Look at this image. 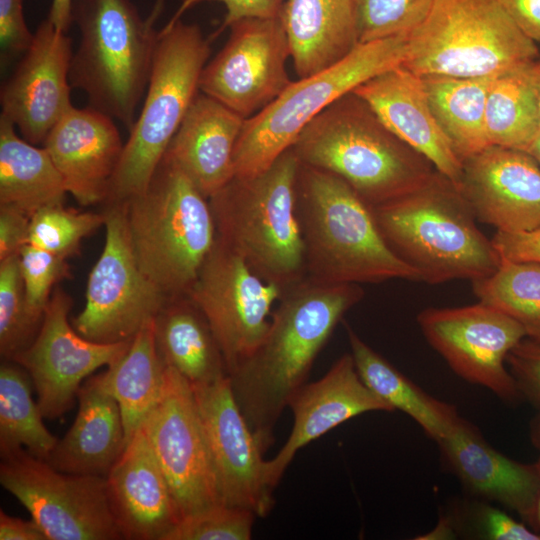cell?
<instances>
[{
	"instance_id": "obj_1",
	"label": "cell",
	"mask_w": 540,
	"mask_h": 540,
	"mask_svg": "<svg viewBox=\"0 0 540 540\" xmlns=\"http://www.w3.org/2000/svg\"><path fill=\"white\" fill-rule=\"evenodd\" d=\"M364 297L359 284L308 278L286 288L268 331L252 355L229 374L235 400L263 452L291 397L346 312Z\"/></svg>"
},
{
	"instance_id": "obj_2",
	"label": "cell",
	"mask_w": 540,
	"mask_h": 540,
	"mask_svg": "<svg viewBox=\"0 0 540 540\" xmlns=\"http://www.w3.org/2000/svg\"><path fill=\"white\" fill-rule=\"evenodd\" d=\"M297 209L306 278L327 284L421 281L386 242L371 206L335 174L301 164Z\"/></svg>"
},
{
	"instance_id": "obj_3",
	"label": "cell",
	"mask_w": 540,
	"mask_h": 540,
	"mask_svg": "<svg viewBox=\"0 0 540 540\" xmlns=\"http://www.w3.org/2000/svg\"><path fill=\"white\" fill-rule=\"evenodd\" d=\"M371 209L386 242L421 281H475L501 264L461 191L437 171L415 190Z\"/></svg>"
},
{
	"instance_id": "obj_4",
	"label": "cell",
	"mask_w": 540,
	"mask_h": 540,
	"mask_svg": "<svg viewBox=\"0 0 540 540\" xmlns=\"http://www.w3.org/2000/svg\"><path fill=\"white\" fill-rule=\"evenodd\" d=\"M291 148L301 164L340 177L370 206L415 190L434 173L353 92L321 111Z\"/></svg>"
},
{
	"instance_id": "obj_5",
	"label": "cell",
	"mask_w": 540,
	"mask_h": 540,
	"mask_svg": "<svg viewBox=\"0 0 540 540\" xmlns=\"http://www.w3.org/2000/svg\"><path fill=\"white\" fill-rule=\"evenodd\" d=\"M300 165L289 148L263 172L234 176L209 198L217 238L284 290L306 278L297 209Z\"/></svg>"
},
{
	"instance_id": "obj_6",
	"label": "cell",
	"mask_w": 540,
	"mask_h": 540,
	"mask_svg": "<svg viewBox=\"0 0 540 540\" xmlns=\"http://www.w3.org/2000/svg\"><path fill=\"white\" fill-rule=\"evenodd\" d=\"M123 204L142 272L167 298L187 295L217 241L209 198L162 159L147 190Z\"/></svg>"
},
{
	"instance_id": "obj_7",
	"label": "cell",
	"mask_w": 540,
	"mask_h": 540,
	"mask_svg": "<svg viewBox=\"0 0 540 540\" xmlns=\"http://www.w3.org/2000/svg\"><path fill=\"white\" fill-rule=\"evenodd\" d=\"M72 19L80 41L71 59V87L130 131L147 90L158 32L131 0H73Z\"/></svg>"
},
{
	"instance_id": "obj_8",
	"label": "cell",
	"mask_w": 540,
	"mask_h": 540,
	"mask_svg": "<svg viewBox=\"0 0 540 540\" xmlns=\"http://www.w3.org/2000/svg\"><path fill=\"white\" fill-rule=\"evenodd\" d=\"M209 55V41L196 24L179 19L167 22L158 32L146 96L105 202L123 204L147 190L199 92V79Z\"/></svg>"
},
{
	"instance_id": "obj_9",
	"label": "cell",
	"mask_w": 540,
	"mask_h": 540,
	"mask_svg": "<svg viewBox=\"0 0 540 540\" xmlns=\"http://www.w3.org/2000/svg\"><path fill=\"white\" fill-rule=\"evenodd\" d=\"M539 56L499 0H434L402 64L424 76L491 77Z\"/></svg>"
},
{
	"instance_id": "obj_10",
	"label": "cell",
	"mask_w": 540,
	"mask_h": 540,
	"mask_svg": "<svg viewBox=\"0 0 540 540\" xmlns=\"http://www.w3.org/2000/svg\"><path fill=\"white\" fill-rule=\"evenodd\" d=\"M406 51V36L359 43L331 67L292 81L268 106L244 121L234 152V176L250 177L266 170L321 111L379 73L402 65Z\"/></svg>"
},
{
	"instance_id": "obj_11",
	"label": "cell",
	"mask_w": 540,
	"mask_h": 540,
	"mask_svg": "<svg viewBox=\"0 0 540 540\" xmlns=\"http://www.w3.org/2000/svg\"><path fill=\"white\" fill-rule=\"evenodd\" d=\"M0 483L48 540H119L106 477L61 472L19 449L1 456Z\"/></svg>"
},
{
	"instance_id": "obj_12",
	"label": "cell",
	"mask_w": 540,
	"mask_h": 540,
	"mask_svg": "<svg viewBox=\"0 0 540 540\" xmlns=\"http://www.w3.org/2000/svg\"><path fill=\"white\" fill-rule=\"evenodd\" d=\"M104 213V247L88 276L85 305L72 325L88 340L116 343L132 339L169 298L137 263L125 204H108Z\"/></svg>"
},
{
	"instance_id": "obj_13",
	"label": "cell",
	"mask_w": 540,
	"mask_h": 540,
	"mask_svg": "<svg viewBox=\"0 0 540 540\" xmlns=\"http://www.w3.org/2000/svg\"><path fill=\"white\" fill-rule=\"evenodd\" d=\"M284 289L257 275L218 238L188 296L207 319L226 361L228 375L264 339Z\"/></svg>"
},
{
	"instance_id": "obj_14",
	"label": "cell",
	"mask_w": 540,
	"mask_h": 540,
	"mask_svg": "<svg viewBox=\"0 0 540 540\" xmlns=\"http://www.w3.org/2000/svg\"><path fill=\"white\" fill-rule=\"evenodd\" d=\"M181 520L222 504L193 389L166 367L162 396L143 424Z\"/></svg>"
},
{
	"instance_id": "obj_15",
	"label": "cell",
	"mask_w": 540,
	"mask_h": 540,
	"mask_svg": "<svg viewBox=\"0 0 540 540\" xmlns=\"http://www.w3.org/2000/svg\"><path fill=\"white\" fill-rule=\"evenodd\" d=\"M228 28L226 43L202 70L199 91L246 120L291 84L286 67L290 44L281 14L243 18Z\"/></svg>"
},
{
	"instance_id": "obj_16",
	"label": "cell",
	"mask_w": 540,
	"mask_h": 540,
	"mask_svg": "<svg viewBox=\"0 0 540 540\" xmlns=\"http://www.w3.org/2000/svg\"><path fill=\"white\" fill-rule=\"evenodd\" d=\"M417 322L429 344L457 375L505 401L521 397L505 367L508 353L526 337L515 319L479 302L456 308H427L419 313Z\"/></svg>"
},
{
	"instance_id": "obj_17",
	"label": "cell",
	"mask_w": 540,
	"mask_h": 540,
	"mask_svg": "<svg viewBox=\"0 0 540 540\" xmlns=\"http://www.w3.org/2000/svg\"><path fill=\"white\" fill-rule=\"evenodd\" d=\"M72 298L56 287L32 343L14 362L30 375L42 415L55 419L74 404L85 378L102 366L115 363L132 339L98 343L80 335L68 321Z\"/></svg>"
},
{
	"instance_id": "obj_18",
	"label": "cell",
	"mask_w": 540,
	"mask_h": 540,
	"mask_svg": "<svg viewBox=\"0 0 540 540\" xmlns=\"http://www.w3.org/2000/svg\"><path fill=\"white\" fill-rule=\"evenodd\" d=\"M191 387L222 504L265 517L274 505V489L267 481L264 452L235 400L229 377Z\"/></svg>"
},
{
	"instance_id": "obj_19",
	"label": "cell",
	"mask_w": 540,
	"mask_h": 540,
	"mask_svg": "<svg viewBox=\"0 0 540 540\" xmlns=\"http://www.w3.org/2000/svg\"><path fill=\"white\" fill-rule=\"evenodd\" d=\"M72 39L46 18L29 48L0 90V116L12 122L26 141L43 144L69 111Z\"/></svg>"
},
{
	"instance_id": "obj_20",
	"label": "cell",
	"mask_w": 540,
	"mask_h": 540,
	"mask_svg": "<svg viewBox=\"0 0 540 540\" xmlns=\"http://www.w3.org/2000/svg\"><path fill=\"white\" fill-rule=\"evenodd\" d=\"M458 189L476 219L497 231L540 228V165L525 151L488 146L465 159Z\"/></svg>"
},
{
	"instance_id": "obj_21",
	"label": "cell",
	"mask_w": 540,
	"mask_h": 540,
	"mask_svg": "<svg viewBox=\"0 0 540 540\" xmlns=\"http://www.w3.org/2000/svg\"><path fill=\"white\" fill-rule=\"evenodd\" d=\"M294 422L279 452L266 460V477L275 489L285 470L304 446L335 427L370 411H393L360 378L353 357L341 356L318 381L304 384L291 397Z\"/></svg>"
},
{
	"instance_id": "obj_22",
	"label": "cell",
	"mask_w": 540,
	"mask_h": 540,
	"mask_svg": "<svg viewBox=\"0 0 540 540\" xmlns=\"http://www.w3.org/2000/svg\"><path fill=\"white\" fill-rule=\"evenodd\" d=\"M353 93L391 133L459 188L463 162L432 112L421 76L399 65L364 82Z\"/></svg>"
},
{
	"instance_id": "obj_23",
	"label": "cell",
	"mask_w": 540,
	"mask_h": 540,
	"mask_svg": "<svg viewBox=\"0 0 540 540\" xmlns=\"http://www.w3.org/2000/svg\"><path fill=\"white\" fill-rule=\"evenodd\" d=\"M67 193L82 206L105 201L124 144L114 119L88 106L72 107L43 142Z\"/></svg>"
},
{
	"instance_id": "obj_24",
	"label": "cell",
	"mask_w": 540,
	"mask_h": 540,
	"mask_svg": "<svg viewBox=\"0 0 540 540\" xmlns=\"http://www.w3.org/2000/svg\"><path fill=\"white\" fill-rule=\"evenodd\" d=\"M110 505L129 540H166L181 515L141 427L106 476Z\"/></svg>"
},
{
	"instance_id": "obj_25",
	"label": "cell",
	"mask_w": 540,
	"mask_h": 540,
	"mask_svg": "<svg viewBox=\"0 0 540 540\" xmlns=\"http://www.w3.org/2000/svg\"><path fill=\"white\" fill-rule=\"evenodd\" d=\"M449 468L474 495L496 501L528 520L539 488L536 463L523 464L490 446L460 416L436 441Z\"/></svg>"
},
{
	"instance_id": "obj_26",
	"label": "cell",
	"mask_w": 540,
	"mask_h": 540,
	"mask_svg": "<svg viewBox=\"0 0 540 540\" xmlns=\"http://www.w3.org/2000/svg\"><path fill=\"white\" fill-rule=\"evenodd\" d=\"M244 121L239 114L199 91L163 159L210 198L235 175L234 152Z\"/></svg>"
},
{
	"instance_id": "obj_27",
	"label": "cell",
	"mask_w": 540,
	"mask_h": 540,
	"mask_svg": "<svg viewBox=\"0 0 540 540\" xmlns=\"http://www.w3.org/2000/svg\"><path fill=\"white\" fill-rule=\"evenodd\" d=\"M77 399L72 426L45 461L64 473L106 477L127 445L120 407L98 376L80 387Z\"/></svg>"
},
{
	"instance_id": "obj_28",
	"label": "cell",
	"mask_w": 540,
	"mask_h": 540,
	"mask_svg": "<svg viewBox=\"0 0 540 540\" xmlns=\"http://www.w3.org/2000/svg\"><path fill=\"white\" fill-rule=\"evenodd\" d=\"M281 18L299 78L331 67L359 44L355 0H285Z\"/></svg>"
},
{
	"instance_id": "obj_29",
	"label": "cell",
	"mask_w": 540,
	"mask_h": 540,
	"mask_svg": "<svg viewBox=\"0 0 540 540\" xmlns=\"http://www.w3.org/2000/svg\"><path fill=\"white\" fill-rule=\"evenodd\" d=\"M158 354L191 386L229 377L219 343L201 310L188 295L169 298L154 318Z\"/></svg>"
},
{
	"instance_id": "obj_30",
	"label": "cell",
	"mask_w": 540,
	"mask_h": 540,
	"mask_svg": "<svg viewBox=\"0 0 540 540\" xmlns=\"http://www.w3.org/2000/svg\"><path fill=\"white\" fill-rule=\"evenodd\" d=\"M165 375L166 366L155 343L154 319L136 333L122 357L97 375L120 407L127 444L160 400Z\"/></svg>"
},
{
	"instance_id": "obj_31",
	"label": "cell",
	"mask_w": 540,
	"mask_h": 540,
	"mask_svg": "<svg viewBox=\"0 0 540 540\" xmlns=\"http://www.w3.org/2000/svg\"><path fill=\"white\" fill-rule=\"evenodd\" d=\"M66 193L47 150L20 137L15 125L0 116V204L31 215L44 206L63 203Z\"/></svg>"
},
{
	"instance_id": "obj_32",
	"label": "cell",
	"mask_w": 540,
	"mask_h": 540,
	"mask_svg": "<svg viewBox=\"0 0 540 540\" xmlns=\"http://www.w3.org/2000/svg\"><path fill=\"white\" fill-rule=\"evenodd\" d=\"M346 330L356 370L366 386L393 410L414 419L433 440L440 439L459 417L455 407L424 392L347 324Z\"/></svg>"
},
{
	"instance_id": "obj_33",
	"label": "cell",
	"mask_w": 540,
	"mask_h": 540,
	"mask_svg": "<svg viewBox=\"0 0 540 540\" xmlns=\"http://www.w3.org/2000/svg\"><path fill=\"white\" fill-rule=\"evenodd\" d=\"M494 78L422 77L432 112L462 162L489 146L485 110Z\"/></svg>"
},
{
	"instance_id": "obj_34",
	"label": "cell",
	"mask_w": 540,
	"mask_h": 540,
	"mask_svg": "<svg viewBox=\"0 0 540 540\" xmlns=\"http://www.w3.org/2000/svg\"><path fill=\"white\" fill-rule=\"evenodd\" d=\"M535 60L495 76L485 110L489 146L526 152L540 133V112L533 79Z\"/></svg>"
},
{
	"instance_id": "obj_35",
	"label": "cell",
	"mask_w": 540,
	"mask_h": 540,
	"mask_svg": "<svg viewBox=\"0 0 540 540\" xmlns=\"http://www.w3.org/2000/svg\"><path fill=\"white\" fill-rule=\"evenodd\" d=\"M32 379L18 363L0 366V454L19 449L46 460L58 439L46 428L38 402L32 398Z\"/></svg>"
},
{
	"instance_id": "obj_36",
	"label": "cell",
	"mask_w": 540,
	"mask_h": 540,
	"mask_svg": "<svg viewBox=\"0 0 540 540\" xmlns=\"http://www.w3.org/2000/svg\"><path fill=\"white\" fill-rule=\"evenodd\" d=\"M472 282L480 302L506 313L526 337L540 342V263L502 259L492 275Z\"/></svg>"
},
{
	"instance_id": "obj_37",
	"label": "cell",
	"mask_w": 540,
	"mask_h": 540,
	"mask_svg": "<svg viewBox=\"0 0 540 540\" xmlns=\"http://www.w3.org/2000/svg\"><path fill=\"white\" fill-rule=\"evenodd\" d=\"M104 224L105 213L80 212L63 203L47 205L31 214L28 244L68 258Z\"/></svg>"
},
{
	"instance_id": "obj_38",
	"label": "cell",
	"mask_w": 540,
	"mask_h": 540,
	"mask_svg": "<svg viewBox=\"0 0 540 540\" xmlns=\"http://www.w3.org/2000/svg\"><path fill=\"white\" fill-rule=\"evenodd\" d=\"M29 312L18 256L0 261V354L11 360L34 340L40 327Z\"/></svg>"
},
{
	"instance_id": "obj_39",
	"label": "cell",
	"mask_w": 540,
	"mask_h": 540,
	"mask_svg": "<svg viewBox=\"0 0 540 540\" xmlns=\"http://www.w3.org/2000/svg\"><path fill=\"white\" fill-rule=\"evenodd\" d=\"M359 43L408 36L427 18L434 0H355Z\"/></svg>"
},
{
	"instance_id": "obj_40",
	"label": "cell",
	"mask_w": 540,
	"mask_h": 540,
	"mask_svg": "<svg viewBox=\"0 0 540 540\" xmlns=\"http://www.w3.org/2000/svg\"><path fill=\"white\" fill-rule=\"evenodd\" d=\"M66 259L30 244H26L18 254L26 303L32 317L40 323L52 289L58 282L71 276Z\"/></svg>"
},
{
	"instance_id": "obj_41",
	"label": "cell",
	"mask_w": 540,
	"mask_h": 540,
	"mask_svg": "<svg viewBox=\"0 0 540 540\" xmlns=\"http://www.w3.org/2000/svg\"><path fill=\"white\" fill-rule=\"evenodd\" d=\"M256 514L225 504L184 518L166 540H249Z\"/></svg>"
},
{
	"instance_id": "obj_42",
	"label": "cell",
	"mask_w": 540,
	"mask_h": 540,
	"mask_svg": "<svg viewBox=\"0 0 540 540\" xmlns=\"http://www.w3.org/2000/svg\"><path fill=\"white\" fill-rule=\"evenodd\" d=\"M506 364L520 395L540 407V342L523 338L508 353Z\"/></svg>"
},
{
	"instance_id": "obj_43",
	"label": "cell",
	"mask_w": 540,
	"mask_h": 540,
	"mask_svg": "<svg viewBox=\"0 0 540 540\" xmlns=\"http://www.w3.org/2000/svg\"><path fill=\"white\" fill-rule=\"evenodd\" d=\"M32 33L24 18L23 0H0V60L1 67L31 45Z\"/></svg>"
},
{
	"instance_id": "obj_44",
	"label": "cell",
	"mask_w": 540,
	"mask_h": 540,
	"mask_svg": "<svg viewBox=\"0 0 540 540\" xmlns=\"http://www.w3.org/2000/svg\"><path fill=\"white\" fill-rule=\"evenodd\" d=\"M476 526L480 535L490 540H540V535L506 512L491 505L475 507Z\"/></svg>"
},
{
	"instance_id": "obj_45",
	"label": "cell",
	"mask_w": 540,
	"mask_h": 540,
	"mask_svg": "<svg viewBox=\"0 0 540 540\" xmlns=\"http://www.w3.org/2000/svg\"><path fill=\"white\" fill-rule=\"evenodd\" d=\"M202 2H220L226 9L219 32L243 18H271L281 14L285 0H181L169 23L181 19L190 8Z\"/></svg>"
},
{
	"instance_id": "obj_46",
	"label": "cell",
	"mask_w": 540,
	"mask_h": 540,
	"mask_svg": "<svg viewBox=\"0 0 540 540\" xmlns=\"http://www.w3.org/2000/svg\"><path fill=\"white\" fill-rule=\"evenodd\" d=\"M30 217L17 206L0 204V261L18 256L28 244Z\"/></svg>"
},
{
	"instance_id": "obj_47",
	"label": "cell",
	"mask_w": 540,
	"mask_h": 540,
	"mask_svg": "<svg viewBox=\"0 0 540 540\" xmlns=\"http://www.w3.org/2000/svg\"><path fill=\"white\" fill-rule=\"evenodd\" d=\"M492 243L503 260L540 263V228L526 232L497 231Z\"/></svg>"
},
{
	"instance_id": "obj_48",
	"label": "cell",
	"mask_w": 540,
	"mask_h": 540,
	"mask_svg": "<svg viewBox=\"0 0 540 540\" xmlns=\"http://www.w3.org/2000/svg\"><path fill=\"white\" fill-rule=\"evenodd\" d=\"M518 28L540 42V0H499Z\"/></svg>"
},
{
	"instance_id": "obj_49",
	"label": "cell",
	"mask_w": 540,
	"mask_h": 540,
	"mask_svg": "<svg viewBox=\"0 0 540 540\" xmlns=\"http://www.w3.org/2000/svg\"><path fill=\"white\" fill-rule=\"evenodd\" d=\"M0 540H48L40 526L31 518L24 520L0 511Z\"/></svg>"
},
{
	"instance_id": "obj_50",
	"label": "cell",
	"mask_w": 540,
	"mask_h": 540,
	"mask_svg": "<svg viewBox=\"0 0 540 540\" xmlns=\"http://www.w3.org/2000/svg\"><path fill=\"white\" fill-rule=\"evenodd\" d=\"M73 0H52L48 19L61 31L67 32L73 22Z\"/></svg>"
},
{
	"instance_id": "obj_51",
	"label": "cell",
	"mask_w": 540,
	"mask_h": 540,
	"mask_svg": "<svg viewBox=\"0 0 540 540\" xmlns=\"http://www.w3.org/2000/svg\"><path fill=\"white\" fill-rule=\"evenodd\" d=\"M539 471V488L536 495L535 503L531 515L529 516L527 522L531 526V529L537 532L540 535V457L536 462Z\"/></svg>"
},
{
	"instance_id": "obj_52",
	"label": "cell",
	"mask_w": 540,
	"mask_h": 540,
	"mask_svg": "<svg viewBox=\"0 0 540 540\" xmlns=\"http://www.w3.org/2000/svg\"><path fill=\"white\" fill-rule=\"evenodd\" d=\"M533 79L540 112V56L537 57L533 64Z\"/></svg>"
},
{
	"instance_id": "obj_53",
	"label": "cell",
	"mask_w": 540,
	"mask_h": 540,
	"mask_svg": "<svg viewBox=\"0 0 540 540\" xmlns=\"http://www.w3.org/2000/svg\"><path fill=\"white\" fill-rule=\"evenodd\" d=\"M164 5H165V0H155L151 13L149 17L146 19L150 25L152 26L154 25V23L156 22V20L162 13Z\"/></svg>"
},
{
	"instance_id": "obj_54",
	"label": "cell",
	"mask_w": 540,
	"mask_h": 540,
	"mask_svg": "<svg viewBox=\"0 0 540 540\" xmlns=\"http://www.w3.org/2000/svg\"><path fill=\"white\" fill-rule=\"evenodd\" d=\"M531 437L534 445L540 450V413L532 423Z\"/></svg>"
},
{
	"instance_id": "obj_55",
	"label": "cell",
	"mask_w": 540,
	"mask_h": 540,
	"mask_svg": "<svg viewBox=\"0 0 540 540\" xmlns=\"http://www.w3.org/2000/svg\"><path fill=\"white\" fill-rule=\"evenodd\" d=\"M526 152L529 153L540 165V133L534 139Z\"/></svg>"
}]
</instances>
